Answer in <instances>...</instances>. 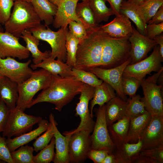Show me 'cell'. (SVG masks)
<instances>
[{
  "label": "cell",
  "mask_w": 163,
  "mask_h": 163,
  "mask_svg": "<svg viewBox=\"0 0 163 163\" xmlns=\"http://www.w3.org/2000/svg\"><path fill=\"white\" fill-rule=\"evenodd\" d=\"M84 84L77 80L73 76L63 77L52 75L49 85L33 99L27 108L37 104L46 102L53 104L55 109L60 112L76 95L80 94Z\"/></svg>",
  "instance_id": "obj_1"
},
{
  "label": "cell",
  "mask_w": 163,
  "mask_h": 163,
  "mask_svg": "<svg viewBox=\"0 0 163 163\" xmlns=\"http://www.w3.org/2000/svg\"><path fill=\"white\" fill-rule=\"evenodd\" d=\"M100 26L95 30L87 31V37L80 41L74 68L88 71L92 68L100 66L104 42L107 34Z\"/></svg>",
  "instance_id": "obj_2"
},
{
  "label": "cell",
  "mask_w": 163,
  "mask_h": 163,
  "mask_svg": "<svg viewBox=\"0 0 163 163\" xmlns=\"http://www.w3.org/2000/svg\"><path fill=\"white\" fill-rule=\"evenodd\" d=\"M13 7L9 18L4 24L5 32L19 38L25 30L41 24V21L30 2L16 1Z\"/></svg>",
  "instance_id": "obj_3"
},
{
  "label": "cell",
  "mask_w": 163,
  "mask_h": 163,
  "mask_svg": "<svg viewBox=\"0 0 163 163\" xmlns=\"http://www.w3.org/2000/svg\"><path fill=\"white\" fill-rule=\"evenodd\" d=\"M52 79V75L44 69L33 71L28 78L18 85L19 97L16 108L24 111L36 94L47 87Z\"/></svg>",
  "instance_id": "obj_4"
},
{
  "label": "cell",
  "mask_w": 163,
  "mask_h": 163,
  "mask_svg": "<svg viewBox=\"0 0 163 163\" xmlns=\"http://www.w3.org/2000/svg\"><path fill=\"white\" fill-rule=\"evenodd\" d=\"M130 50L128 39L114 38L107 34L99 67L109 69L121 65L130 57Z\"/></svg>",
  "instance_id": "obj_5"
},
{
  "label": "cell",
  "mask_w": 163,
  "mask_h": 163,
  "mask_svg": "<svg viewBox=\"0 0 163 163\" xmlns=\"http://www.w3.org/2000/svg\"><path fill=\"white\" fill-rule=\"evenodd\" d=\"M162 72L163 67L158 72L141 81L140 85L144 95L141 100L151 116L163 117V86L157 84L158 78Z\"/></svg>",
  "instance_id": "obj_6"
},
{
  "label": "cell",
  "mask_w": 163,
  "mask_h": 163,
  "mask_svg": "<svg viewBox=\"0 0 163 163\" xmlns=\"http://www.w3.org/2000/svg\"><path fill=\"white\" fill-rule=\"evenodd\" d=\"M68 28L61 27L56 31L52 30L48 26L40 24L29 30L40 40L45 41L50 46L51 57L63 62L66 61V39Z\"/></svg>",
  "instance_id": "obj_7"
},
{
  "label": "cell",
  "mask_w": 163,
  "mask_h": 163,
  "mask_svg": "<svg viewBox=\"0 0 163 163\" xmlns=\"http://www.w3.org/2000/svg\"><path fill=\"white\" fill-rule=\"evenodd\" d=\"M42 118L29 115L24 111L15 108L10 111L2 136L11 138L18 136L32 130L34 125L38 123Z\"/></svg>",
  "instance_id": "obj_8"
},
{
  "label": "cell",
  "mask_w": 163,
  "mask_h": 163,
  "mask_svg": "<svg viewBox=\"0 0 163 163\" xmlns=\"http://www.w3.org/2000/svg\"><path fill=\"white\" fill-rule=\"evenodd\" d=\"M163 61L159 46L156 45L149 56L136 63L128 65L123 71V76L134 77L141 81L152 72L160 70L163 67L161 64Z\"/></svg>",
  "instance_id": "obj_9"
},
{
  "label": "cell",
  "mask_w": 163,
  "mask_h": 163,
  "mask_svg": "<svg viewBox=\"0 0 163 163\" xmlns=\"http://www.w3.org/2000/svg\"><path fill=\"white\" fill-rule=\"evenodd\" d=\"M106 105L96 111V120L91 135V149L105 150L113 153L116 147L110 135L106 121Z\"/></svg>",
  "instance_id": "obj_10"
},
{
  "label": "cell",
  "mask_w": 163,
  "mask_h": 163,
  "mask_svg": "<svg viewBox=\"0 0 163 163\" xmlns=\"http://www.w3.org/2000/svg\"><path fill=\"white\" fill-rule=\"evenodd\" d=\"M94 88L85 84L80 93L79 102L77 104L75 107L76 116H79L80 122L78 127L74 130L67 131L72 134L80 130L88 131L91 133L93 130L95 122L91 115L88 105L90 101L92 98Z\"/></svg>",
  "instance_id": "obj_11"
},
{
  "label": "cell",
  "mask_w": 163,
  "mask_h": 163,
  "mask_svg": "<svg viewBox=\"0 0 163 163\" xmlns=\"http://www.w3.org/2000/svg\"><path fill=\"white\" fill-rule=\"evenodd\" d=\"M91 133L80 130L72 134L69 144V163L84 162L91 149Z\"/></svg>",
  "instance_id": "obj_12"
},
{
  "label": "cell",
  "mask_w": 163,
  "mask_h": 163,
  "mask_svg": "<svg viewBox=\"0 0 163 163\" xmlns=\"http://www.w3.org/2000/svg\"><path fill=\"white\" fill-rule=\"evenodd\" d=\"M31 60L24 62H19L14 58H0V74L5 76L18 85L28 78L33 71L29 67Z\"/></svg>",
  "instance_id": "obj_13"
},
{
  "label": "cell",
  "mask_w": 163,
  "mask_h": 163,
  "mask_svg": "<svg viewBox=\"0 0 163 163\" xmlns=\"http://www.w3.org/2000/svg\"><path fill=\"white\" fill-rule=\"evenodd\" d=\"M131 61L130 57L124 63L116 67L106 69L96 67L91 69L88 71L110 85L121 99L127 101V97L124 94L122 88V78L125 69L130 63Z\"/></svg>",
  "instance_id": "obj_14"
},
{
  "label": "cell",
  "mask_w": 163,
  "mask_h": 163,
  "mask_svg": "<svg viewBox=\"0 0 163 163\" xmlns=\"http://www.w3.org/2000/svg\"><path fill=\"white\" fill-rule=\"evenodd\" d=\"M30 53L26 47L20 43L19 38L5 31L0 32V58L11 57L22 60L28 58Z\"/></svg>",
  "instance_id": "obj_15"
},
{
  "label": "cell",
  "mask_w": 163,
  "mask_h": 163,
  "mask_svg": "<svg viewBox=\"0 0 163 163\" xmlns=\"http://www.w3.org/2000/svg\"><path fill=\"white\" fill-rule=\"evenodd\" d=\"M141 140L142 143L141 151L163 146V117L151 116Z\"/></svg>",
  "instance_id": "obj_16"
},
{
  "label": "cell",
  "mask_w": 163,
  "mask_h": 163,
  "mask_svg": "<svg viewBox=\"0 0 163 163\" xmlns=\"http://www.w3.org/2000/svg\"><path fill=\"white\" fill-rule=\"evenodd\" d=\"M133 32L128 40L131 45L130 64L136 63L146 57L148 53L156 45L155 41L139 33L133 26Z\"/></svg>",
  "instance_id": "obj_17"
},
{
  "label": "cell",
  "mask_w": 163,
  "mask_h": 163,
  "mask_svg": "<svg viewBox=\"0 0 163 163\" xmlns=\"http://www.w3.org/2000/svg\"><path fill=\"white\" fill-rule=\"evenodd\" d=\"M100 26L104 32L114 38L128 39L133 32V25L129 19L121 14L116 16L108 23Z\"/></svg>",
  "instance_id": "obj_18"
},
{
  "label": "cell",
  "mask_w": 163,
  "mask_h": 163,
  "mask_svg": "<svg viewBox=\"0 0 163 163\" xmlns=\"http://www.w3.org/2000/svg\"><path fill=\"white\" fill-rule=\"evenodd\" d=\"M78 1L63 0L57 6V10L53 22L55 28H67L72 21H81L78 17L76 8Z\"/></svg>",
  "instance_id": "obj_19"
},
{
  "label": "cell",
  "mask_w": 163,
  "mask_h": 163,
  "mask_svg": "<svg viewBox=\"0 0 163 163\" xmlns=\"http://www.w3.org/2000/svg\"><path fill=\"white\" fill-rule=\"evenodd\" d=\"M116 149L113 154L117 163H133L136 156L140 153L142 147V142L139 139L136 143L124 142L113 141Z\"/></svg>",
  "instance_id": "obj_20"
},
{
  "label": "cell",
  "mask_w": 163,
  "mask_h": 163,
  "mask_svg": "<svg viewBox=\"0 0 163 163\" xmlns=\"http://www.w3.org/2000/svg\"><path fill=\"white\" fill-rule=\"evenodd\" d=\"M49 122L48 120L42 119L38 123V127L29 132L11 139L8 138L6 141L10 152L14 151L20 146L26 145L36 139L48 128Z\"/></svg>",
  "instance_id": "obj_21"
},
{
  "label": "cell",
  "mask_w": 163,
  "mask_h": 163,
  "mask_svg": "<svg viewBox=\"0 0 163 163\" xmlns=\"http://www.w3.org/2000/svg\"><path fill=\"white\" fill-rule=\"evenodd\" d=\"M151 115L148 112L138 117L130 118L129 129L124 142L136 143L141 139L149 125Z\"/></svg>",
  "instance_id": "obj_22"
},
{
  "label": "cell",
  "mask_w": 163,
  "mask_h": 163,
  "mask_svg": "<svg viewBox=\"0 0 163 163\" xmlns=\"http://www.w3.org/2000/svg\"><path fill=\"white\" fill-rule=\"evenodd\" d=\"M18 97V84L5 76L0 78V99L10 110L15 108Z\"/></svg>",
  "instance_id": "obj_23"
},
{
  "label": "cell",
  "mask_w": 163,
  "mask_h": 163,
  "mask_svg": "<svg viewBox=\"0 0 163 163\" xmlns=\"http://www.w3.org/2000/svg\"><path fill=\"white\" fill-rule=\"evenodd\" d=\"M31 67L33 69L38 68L44 69L53 75H59L63 77L73 76L72 67L66 63L50 57L45 58L40 63L32 64Z\"/></svg>",
  "instance_id": "obj_24"
},
{
  "label": "cell",
  "mask_w": 163,
  "mask_h": 163,
  "mask_svg": "<svg viewBox=\"0 0 163 163\" xmlns=\"http://www.w3.org/2000/svg\"><path fill=\"white\" fill-rule=\"evenodd\" d=\"M127 103V100H124L116 96L107 103L105 116L108 126L125 116Z\"/></svg>",
  "instance_id": "obj_25"
},
{
  "label": "cell",
  "mask_w": 163,
  "mask_h": 163,
  "mask_svg": "<svg viewBox=\"0 0 163 163\" xmlns=\"http://www.w3.org/2000/svg\"><path fill=\"white\" fill-rule=\"evenodd\" d=\"M61 134L57 126L55 127L54 137L55 138L56 148L55 156L53 162L54 163H69V144L72 134L67 131Z\"/></svg>",
  "instance_id": "obj_26"
},
{
  "label": "cell",
  "mask_w": 163,
  "mask_h": 163,
  "mask_svg": "<svg viewBox=\"0 0 163 163\" xmlns=\"http://www.w3.org/2000/svg\"><path fill=\"white\" fill-rule=\"evenodd\" d=\"M31 3L41 21L48 26L53 23L57 7L49 0H32Z\"/></svg>",
  "instance_id": "obj_27"
},
{
  "label": "cell",
  "mask_w": 163,
  "mask_h": 163,
  "mask_svg": "<svg viewBox=\"0 0 163 163\" xmlns=\"http://www.w3.org/2000/svg\"><path fill=\"white\" fill-rule=\"evenodd\" d=\"M20 37L25 41L26 47L31 54L34 64H38L45 58L50 56L51 51L43 52L38 48L40 40L33 35L29 30L24 31Z\"/></svg>",
  "instance_id": "obj_28"
},
{
  "label": "cell",
  "mask_w": 163,
  "mask_h": 163,
  "mask_svg": "<svg viewBox=\"0 0 163 163\" xmlns=\"http://www.w3.org/2000/svg\"><path fill=\"white\" fill-rule=\"evenodd\" d=\"M94 88V94L90 107V114L92 118L94 117L93 111L95 105L97 104L101 107L116 96L114 89L105 82L103 81L101 85Z\"/></svg>",
  "instance_id": "obj_29"
},
{
  "label": "cell",
  "mask_w": 163,
  "mask_h": 163,
  "mask_svg": "<svg viewBox=\"0 0 163 163\" xmlns=\"http://www.w3.org/2000/svg\"><path fill=\"white\" fill-rule=\"evenodd\" d=\"M76 12L78 17L84 26L87 31L95 30L100 26L96 22L89 5L88 0L78 3Z\"/></svg>",
  "instance_id": "obj_30"
},
{
  "label": "cell",
  "mask_w": 163,
  "mask_h": 163,
  "mask_svg": "<svg viewBox=\"0 0 163 163\" xmlns=\"http://www.w3.org/2000/svg\"><path fill=\"white\" fill-rule=\"evenodd\" d=\"M120 14L126 15L135 24L137 30L141 34L146 36L147 24L143 20L137 11L135 6L124 0L120 9Z\"/></svg>",
  "instance_id": "obj_31"
},
{
  "label": "cell",
  "mask_w": 163,
  "mask_h": 163,
  "mask_svg": "<svg viewBox=\"0 0 163 163\" xmlns=\"http://www.w3.org/2000/svg\"><path fill=\"white\" fill-rule=\"evenodd\" d=\"M130 121L129 117L123 118L108 126L109 133L113 141L124 142L127 136Z\"/></svg>",
  "instance_id": "obj_32"
},
{
  "label": "cell",
  "mask_w": 163,
  "mask_h": 163,
  "mask_svg": "<svg viewBox=\"0 0 163 163\" xmlns=\"http://www.w3.org/2000/svg\"><path fill=\"white\" fill-rule=\"evenodd\" d=\"M106 0H88L90 6L94 14L96 23L106 22L114 13L106 4Z\"/></svg>",
  "instance_id": "obj_33"
},
{
  "label": "cell",
  "mask_w": 163,
  "mask_h": 163,
  "mask_svg": "<svg viewBox=\"0 0 163 163\" xmlns=\"http://www.w3.org/2000/svg\"><path fill=\"white\" fill-rule=\"evenodd\" d=\"M163 5V0H146L140 5L135 6L141 17L147 24Z\"/></svg>",
  "instance_id": "obj_34"
},
{
  "label": "cell",
  "mask_w": 163,
  "mask_h": 163,
  "mask_svg": "<svg viewBox=\"0 0 163 163\" xmlns=\"http://www.w3.org/2000/svg\"><path fill=\"white\" fill-rule=\"evenodd\" d=\"M49 118V125L48 128L42 135L36 138L33 143L34 151L36 152H38L47 145L54 137L55 127L57 123L53 114L51 113Z\"/></svg>",
  "instance_id": "obj_35"
},
{
  "label": "cell",
  "mask_w": 163,
  "mask_h": 163,
  "mask_svg": "<svg viewBox=\"0 0 163 163\" xmlns=\"http://www.w3.org/2000/svg\"><path fill=\"white\" fill-rule=\"evenodd\" d=\"M125 116L130 118H133L145 114L148 111L145 108L144 103L142 101L139 94L135 95L127 100Z\"/></svg>",
  "instance_id": "obj_36"
},
{
  "label": "cell",
  "mask_w": 163,
  "mask_h": 163,
  "mask_svg": "<svg viewBox=\"0 0 163 163\" xmlns=\"http://www.w3.org/2000/svg\"><path fill=\"white\" fill-rule=\"evenodd\" d=\"M79 42V40L76 38L68 29L66 39V63L72 67H74L75 65L76 54Z\"/></svg>",
  "instance_id": "obj_37"
},
{
  "label": "cell",
  "mask_w": 163,
  "mask_h": 163,
  "mask_svg": "<svg viewBox=\"0 0 163 163\" xmlns=\"http://www.w3.org/2000/svg\"><path fill=\"white\" fill-rule=\"evenodd\" d=\"M17 150L11 152L14 163H34V148L26 145H22Z\"/></svg>",
  "instance_id": "obj_38"
},
{
  "label": "cell",
  "mask_w": 163,
  "mask_h": 163,
  "mask_svg": "<svg viewBox=\"0 0 163 163\" xmlns=\"http://www.w3.org/2000/svg\"><path fill=\"white\" fill-rule=\"evenodd\" d=\"M73 76L77 81L88 84L94 87L101 85L103 81L99 79L93 73L83 70L72 67Z\"/></svg>",
  "instance_id": "obj_39"
},
{
  "label": "cell",
  "mask_w": 163,
  "mask_h": 163,
  "mask_svg": "<svg viewBox=\"0 0 163 163\" xmlns=\"http://www.w3.org/2000/svg\"><path fill=\"white\" fill-rule=\"evenodd\" d=\"M55 139L53 137L49 144L40 150L36 155L34 156V163H50L53 161L55 156L54 152Z\"/></svg>",
  "instance_id": "obj_40"
},
{
  "label": "cell",
  "mask_w": 163,
  "mask_h": 163,
  "mask_svg": "<svg viewBox=\"0 0 163 163\" xmlns=\"http://www.w3.org/2000/svg\"><path fill=\"white\" fill-rule=\"evenodd\" d=\"M140 82V81L134 77L123 76L122 86L125 95H128L129 98L135 95Z\"/></svg>",
  "instance_id": "obj_41"
},
{
  "label": "cell",
  "mask_w": 163,
  "mask_h": 163,
  "mask_svg": "<svg viewBox=\"0 0 163 163\" xmlns=\"http://www.w3.org/2000/svg\"><path fill=\"white\" fill-rule=\"evenodd\" d=\"M68 25L69 30L80 41L87 37V31L81 21H72Z\"/></svg>",
  "instance_id": "obj_42"
},
{
  "label": "cell",
  "mask_w": 163,
  "mask_h": 163,
  "mask_svg": "<svg viewBox=\"0 0 163 163\" xmlns=\"http://www.w3.org/2000/svg\"><path fill=\"white\" fill-rule=\"evenodd\" d=\"M13 0H0V23L4 24L9 18L13 6Z\"/></svg>",
  "instance_id": "obj_43"
},
{
  "label": "cell",
  "mask_w": 163,
  "mask_h": 163,
  "mask_svg": "<svg viewBox=\"0 0 163 163\" xmlns=\"http://www.w3.org/2000/svg\"><path fill=\"white\" fill-rule=\"evenodd\" d=\"M5 137L0 135V160L8 163H14L6 141Z\"/></svg>",
  "instance_id": "obj_44"
},
{
  "label": "cell",
  "mask_w": 163,
  "mask_h": 163,
  "mask_svg": "<svg viewBox=\"0 0 163 163\" xmlns=\"http://www.w3.org/2000/svg\"><path fill=\"white\" fill-rule=\"evenodd\" d=\"M141 154L149 156L157 161L163 163V146L140 151Z\"/></svg>",
  "instance_id": "obj_45"
},
{
  "label": "cell",
  "mask_w": 163,
  "mask_h": 163,
  "mask_svg": "<svg viewBox=\"0 0 163 163\" xmlns=\"http://www.w3.org/2000/svg\"><path fill=\"white\" fill-rule=\"evenodd\" d=\"M10 111L4 102L0 99V133L5 129Z\"/></svg>",
  "instance_id": "obj_46"
},
{
  "label": "cell",
  "mask_w": 163,
  "mask_h": 163,
  "mask_svg": "<svg viewBox=\"0 0 163 163\" xmlns=\"http://www.w3.org/2000/svg\"><path fill=\"white\" fill-rule=\"evenodd\" d=\"M146 30V36L149 38L153 39L154 37L163 33V22L157 24H147Z\"/></svg>",
  "instance_id": "obj_47"
},
{
  "label": "cell",
  "mask_w": 163,
  "mask_h": 163,
  "mask_svg": "<svg viewBox=\"0 0 163 163\" xmlns=\"http://www.w3.org/2000/svg\"><path fill=\"white\" fill-rule=\"evenodd\" d=\"M109 154L110 153L107 151L91 149L88 153V158L92 160L94 163H102Z\"/></svg>",
  "instance_id": "obj_48"
},
{
  "label": "cell",
  "mask_w": 163,
  "mask_h": 163,
  "mask_svg": "<svg viewBox=\"0 0 163 163\" xmlns=\"http://www.w3.org/2000/svg\"><path fill=\"white\" fill-rule=\"evenodd\" d=\"M163 22V5L149 21L147 24H159Z\"/></svg>",
  "instance_id": "obj_49"
},
{
  "label": "cell",
  "mask_w": 163,
  "mask_h": 163,
  "mask_svg": "<svg viewBox=\"0 0 163 163\" xmlns=\"http://www.w3.org/2000/svg\"><path fill=\"white\" fill-rule=\"evenodd\" d=\"M110 4V8L113 11L114 15H118L120 14V9L123 2L125 0H106Z\"/></svg>",
  "instance_id": "obj_50"
},
{
  "label": "cell",
  "mask_w": 163,
  "mask_h": 163,
  "mask_svg": "<svg viewBox=\"0 0 163 163\" xmlns=\"http://www.w3.org/2000/svg\"><path fill=\"white\" fill-rule=\"evenodd\" d=\"M133 163H159L158 162L145 155H142L140 153L136 156Z\"/></svg>",
  "instance_id": "obj_51"
},
{
  "label": "cell",
  "mask_w": 163,
  "mask_h": 163,
  "mask_svg": "<svg viewBox=\"0 0 163 163\" xmlns=\"http://www.w3.org/2000/svg\"><path fill=\"white\" fill-rule=\"evenodd\" d=\"M153 40L159 46L161 55L163 57V33L154 37Z\"/></svg>",
  "instance_id": "obj_52"
},
{
  "label": "cell",
  "mask_w": 163,
  "mask_h": 163,
  "mask_svg": "<svg viewBox=\"0 0 163 163\" xmlns=\"http://www.w3.org/2000/svg\"><path fill=\"white\" fill-rule=\"evenodd\" d=\"M102 163H117V162L114 155L113 153H111L106 156Z\"/></svg>",
  "instance_id": "obj_53"
},
{
  "label": "cell",
  "mask_w": 163,
  "mask_h": 163,
  "mask_svg": "<svg viewBox=\"0 0 163 163\" xmlns=\"http://www.w3.org/2000/svg\"><path fill=\"white\" fill-rule=\"evenodd\" d=\"M146 0H127L129 3L134 5H138L142 4Z\"/></svg>",
  "instance_id": "obj_54"
},
{
  "label": "cell",
  "mask_w": 163,
  "mask_h": 163,
  "mask_svg": "<svg viewBox=\"0 0 163 163\" xmlns=\"http://www.w3.org/2000/svg\"><path fill=\"white\" fill-rule=\"evenodd\" d=\"M52 3L56 6L57 7L61 2L63 0H49Z\"/></svg>",
  "instance_id": "obj_55"
},
{
  "label": "cell",
  "mask_w": 163,
  "mask_h": 163,
  "mask_svg": "<svg viewBox=\"0 0 163 163\" xmlns=\"http://www.w3.org/2000/svg\"><path fill=\"white\" fill-rule=\"evenodd\" d=\"M32 0H13L14 2L18 1H24L30 2Z\"/></svg>",
  "instance_id": "obj_56"
},
{
  "label": "cell",
  "mask_w": 163,
  "mask_h": 163,
  "mask_svg": "<svg viewBox=\"0 0 163 163\" xmlns=\"http://www.w3.org/2000/svg\"><path fill=\"white\" fill-rule=\"evenodd\" d=\"M3 32L4 30L3 28L1 25V24L0 23V32Z\"/></svg>",
  "instance_id": "obj_57"
},
{
  "label": "cell",
  "mask_w": 163,
  "mask_h": 163,
  "mask_svg": "<svg viewBox=\"0 0 163 163\" xmlns=\"http://www.w3.org/2000/svg\"><path fill=\"white\" fill-rule=\"evenodd\" d=\"M5 162H4V161H2V160H0V163H5Z\"/></svg>",
  "instance_id": "obj_58"
},
{
  "label": "cell",
  "mask_w": 163,
  "mask_h": 163,
  "mask_svg": "<svg viewBox=\"0 0 163 163\" xmlns=\"http://www.w3.org/2000/svg\"><path fill=\"white\" fill-rule=\"evenodd\" d=\"M78 1H79V0H77ZM82 0V1H87V0Z\"/></svg>",
  "instance_id": "obj_59"
},
{
  "label": "cell",
  "mask_w": 163,
  "mask_h": 163,
  "mask_svg": "<svg viewBox=\"0 0 163 163\" xmlns=\"http://www.w3.org/2000/svg\"><path fill=\"white\" fill-rule=\"evenodd\" d=\"M2 76H3L1 75L0 74V78H1V77H2Z\"/></svg>",
  "instance_id": "obj_60"
},
{
  "label": "cell",
  "mask_w": 163,
  "mask_h": 163,
  "mask_svg": "<svg viewBox=\"0 0 163 163\" xmlns=\"http://www.w3.org/2000/svg\"></svg>",
  "instance_id": "obj_61"
}]
</instances>
